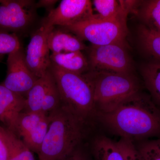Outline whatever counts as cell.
I'll return each instance as SVG.
<instances>
[{"label":"cell","instance_id":"83f0119b","mask_svg":"<svg viewBox=\"0 0 160 160\" xmlns=\"http://www.w3.org/2000/svg\"><path fill=\"white\" fill-rule=\"evenodd\" d=\"M3 59V56H2L0 55V62H1L2 60Z\"/></svg>","mask_w":160,"mask_h":160},{"label":"cell","instance_id":"484cf974","mask_svg":"<svg viewBox=\"0 0 160 160\" xmlns=\"http://www.w3.org/2000/svg\"><path fill=\"white\" fill-rule=\"evenodd\" d=\"M58 160H86L85 156L78 148L64 157Z\"/></svg>","mask_w":160,"mask_h":160},{"label":"cell","instance_id":"cb8c5ba5","mask_svg":"<svg viewBox=\"0 0 160 160\" xmlns=\"http://www.w3.org/2000/svg\"><path fill=\"white\" fill-rule=\"evenodd\" d=\"M21 46L16 34L0 31V55L9 54Z\"/></svg>","mask_w":160,"mask_h":160},{"label":"cell","instance_id":"9a60e30c","mask_svg":"<svg viewBox=\"0 0 160 160\" xmlns=\"http://www.w3.org/2000/svg\"><path fill=\"white\" fill-rule=\"evenodd\" d=\"M132 12L136 14L142 25L160 33V0L138 1Z\"/></svg>","mask_w":160,"mask_h":160},{"label":"cell","instance_id":"6da1fadb","mask_svg":"<svg viewBox=\"0 0 160 160\" xmlns=\"http://www.w3.org/2000/svg\"><path fill=\"white\" fill-rule=\"evenodd\" d=\"M96 116L112 131L132 142L160 137V109L150 95L140 91L112 111Z\"/></svg>","mask_w":160,"mask_h":160},{"label":"cell","instance_id":"9c48e42d","mask_svg":"<svg viewBox=\"0 0 160 160\" xmlns=\"http://www.w3.org/2000/svg\"><path fill=\"white\" fill-rule=\"evenodd\" d=\"M94 14L91 1L63 0L49 11L42 22L53 27H67L86 21Z\"/></svg>","mask_w":160,"mask_h":160},{"label":"cell","instance_id":"2e32d148","mask_svg":"<svg viewBox=\"0 0 160 160\" xmlns=\"http://www.w3.org/2000/svg\"><path fill=\"white\" fill-rule=\"evenodd\" d=\"M53 77L49 69L46 74L38 78L26 97L24 111L41 112L43 99Z\"/></svg>","mask_w":160,"mask_h":160},{"label":"cell","instance_id":"8fae6325","mask_svg":"<svg viewBox=\"0 0 160 160\" xmlns=\"http://www.w3.org/2000/svg\"><path fill=\"white\" fill-rule=\"evenodd\" d=\"M53 26L42 22L32 33L27 46L26 60L28 67L38 78L46 74L51 64L50 50L47 43L48 34Z\"/></svg>","mask_w":160,"mask_h":160},{"label":"cell","instance_id":"ba28073f","mask_svg":"<svg viewBox=\"0 0 160 160\" xmlns=\"http://www.w3.org/2000/svg\"><path fill=\"white\" fill-rule=\"evenodd\" d=\"M7 66V74L2 85L26 98L28 92L39 78L32 73L28 67L26 53L22 46L9 54Z\"/></svg>","mask_w":160,"mask_h":160},{"label":"cell","instance_id":"30bf717a","mask_svg":"<svg viewBox=\"0 0 160 160\" xmlns=\"http://www.w3.org/2000/svg\"><path fill=\"white\" fill-rule=\"evenodd\" d=\"M49 123V117L43 112H23L18 120L15 135L32 152L38 154Z\"/></svg>","mask_w":160,"mask_h":160},{"label":"cell","instance_id":"4316f807","mask_svg":"<svg viewBox=\"0 0 160 160\" xmlns=\"http://www.w3.org/2000/svg\"><path fill=\"white\" fill-rule=\"evenodd\" d=\"M58 1H49V0H41L37 3H36V7L37 9L38 8H45L48 11H50L52 9H54L53 6L55 5Z\"/></svg>","mask_w":160,"mask_h":160},{"label":"cell","instance_id":"e0dca14e","mask_svg":"<svg viewBox=\"0 0 160 160\" xmlns=\"http://www.w3.org/2000/svg\"><path fill=\"white\" fill-rule=\"evenodd\" d=\"M138 42L141 51L151 62L160 63V33L141 25L137 31Z\"/></svg>","mask_w":160,"mask_h":160},{"label":"cell","instance_id":"52a82bcc","mask_svg":"<svg viewBox=\"0 0 160 160\" xmlns=\"http://www.w3.org/2000/svg\"><path fill=\"white\" fill-rule=\"evenodd\" d=\"M126 46V44L119 43L92 45L87 49L89 71L132 73L133 65Z\"/></svg>","mask_w":160,"mask_h":160},{"label":"cell","instance_id":"603a6c76","mask_svg":"<svg viewBox=\"0 0 160 160\" xmlns=\"http://www.w3.org/2000/svg\"><path fill=\"white\" fill-rule=\"evenodd\" d=\"M116 143L124 160H145L131 140L121 138Z\"/></svg>","mask_w":160,"mask_h":160},{"label":"cell","instance_id":"5b68a950","mask_svg":"<svg viewBox=\"0 0 160 160\" xmlns=\"http://www.w3.org/2000/svg\"><path fill=\"white\" fill-rule=\"evenodd\" d=\"M64 28L82 41H88L95 46L126 44L128 32L126 21L101 19L96 14L86 21Z\"/></svg>","mask_w":160,"mask_h":160},{"label":"cell","instance_id":"277c9868","mask_svg":"<svg viewBox=\"0 0 160 160\" xmlns=\"http://www.w3.org/2000/svg\"><path fill=\"white\" fill-rule=\"evenodd\" d=\"M49 69L59 92L62 106L86 124L96 116L93 90L83 75L65 71L51 63Z\"/></svg>","mask_w":160,"mask_h":160},{"label":"cell","instance_id":"7402d4cb","mask_svg":"<svg viewBox=\"0 0 160 160\" xmlns=\"http://www.w3.org/2000/svg\"><path fill=\"white\" fill-rule=\"evenodd\" d=\"M145 160H160V137L153 140H144L136 146Z\"/></svg>","mask_w":160,"mask_h":160},{"label":"cell","instance_id":"ffe728a7","mask_svg":"<svg viewBox=\"0 0 160 160\" xmlns=\"http://www.w3.org/2000/svg\"><path fill=\"white\" fill-rule=\"evenodd\" d=\"M9 147L8 160H36L32 152L16 135L5 128Z\"/></svg>","mask_w":160,"mask_h":160},{"label":"cell","instance_id":"44dd1931","mask_svg":"<svg viewBox=\"0 0 160 160\" xmlns=\"http://www.w3.org/2000/svg\"><path fill=\"white\" fill-rule=\"evenodd\" d=\"M61 106V96L53 78L43 99L41 112L49 116L57 110Z\"/></svg>","mask_w":160,"mask_h":160},{"label":"cell","instance_id":"d6986e66","mask_svg":"<svg viewBox=\"0 0 160 160\" xmlns=\"http://www.w3.org/2000/svg\"><path fill=\"white\" fill-rule=\"evenodd\" d=\"M92 152L95 160H124L116 142L104 136L95 139Z\"/></svg>","mask_w":160,"mask_h":160},{"label":"cell","instance_id":"3957f363","mask_svg":"<svg viewBox=\"0 0 160 160\" xmlns=\"http://www.w3.org/2000/svg\"><path fill=\"white\" fill-rule=\"evenodd\" d=\"M83 75L93 90L97 114L110 112L140 91L139 82L132 73L89 71Z\"/></svg>","mask_w":160,"mask_h":160},{"label":"cell","instance_id":"8992f818","mask_svg":"<svg viewBox=\"0 0 160 160\" xmlns=\"http://www.w3.org/2000/svg\"><path fill=\"white\" fill-rule=\"evenodd\" d=\"M36 9L34 1H1L0 31L17 35L34 31L38 27H35L38 20Z\"/></svg>","mask_w":160,"mask_h":160},{"label":"cell","instance_id":"7c38bea8","mask_svg":"<svg viewBox=\"0 0 160 160\" xmlns=\"http://www.w3.org/2000/svg\"><path fill=\"white\" fill-rule=\"evenodd\" d=\"M26 98L0 84V122L16 134L20 115L25 111Z\"/></svg>","mask_w":160,"mask_h":160},{"label":"cell","instance_id":"d4e9b609","mask_svg":"<svg viewBox=\"0 0 160 160\" xmlns=\"http://www.w3.org/2000/svg\"><path fill=\"white\" fill-rule=\"evenodd\" d=\"M9 147L6 139L5 128L0 124V160H8Z\"/></svg>","mask_w":160,"mask_h":160},{"label":"cell","instance_id":"4fadbf2b","mask_svg":"<svg viewBox=\"0 0 160 160\" xmlns=\"http://www.w3.org/2000/svg\"><path fill=\"white\" fill-rule=\"evenodd\" d=\"M47 43L52 53H66L87 50V47L79 38L64 27H53L49 32Z\"/></svg>","mask_w":160,"mask_h":160},{"label":"cell","instance_id":"ac0fdd59","mask_svg":"<svg viewBox=\"0 0 160 160\" xmlns=\"http://www.w3.org/2000/svg\"><path fill=\"white\" fill-rule=\"evenodd\" d=\"M140 71L149 95L160 109V63L149 61L141 66Z\"/></svg>","mask_w":160,"mask_h":160},{"label":"cell","instance_id":"5bb4252c","mask_svg":"<svg viewBox=\"0 0 160 160\" xmlns=\"http://www.w3.org/2000/svg\"><path fill=\"white\" fill-rule=\"evenodd\" d=\"M50 58L51 64L65 71L79 75L89 71L88 59L82 51L52 53Z\"/></svg>","mask_w":160,"mask_h":160},{"label":"cell","instance_id":"7a4b0ae2","mask_svg":"<svg viewBox=\"0 0 160 160\" xmlns=\"http://www.w3.org/2000/svg\"><path fill=\"white\" fill-rule=\"evenodd\" d=\"M49 128L38 155L39 160H58L78 148L86 125L62 106L49 116Z\"/></svg>","mask_w":160,"mask_h":160}]
</instances>
